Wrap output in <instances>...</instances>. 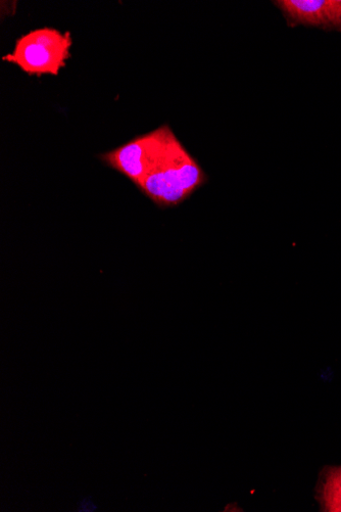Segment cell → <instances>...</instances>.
Returning <instances> with one entry per match:
<instances>
[{
  "mask_svg": "<svg viewBox=\"0 0 341 512\" xmlns=\"http://www.w3.org/2000/svg\"><path fill=\"white\" fill-rule=\"evenodd\" d=\"M208 180L201 165L173 133L137 189L161 208L176 207Z\"/></svg>",
  "mask_w": 341,
  "mask_h": 512,
  "instance_id": "cell-1",
  "label": "cell"
},
{
  "mask_svg": "<svg viewBox=\"0 0 341 512\" xmlns=\"http://www.w3.org/2000/svg\"><path fill=\"white\" fill-rule=\"evenodd\" d=\"M72 46L73 38L69 31L36 28L19 37L14 50L2 60L19 67L29 76H58L71 58Z\"/></svg>",
  "mask_w": 341,
  "mask_h": 512,
  "instance_id": "cell-2",
  "label": "cell"
},
{
  "mask_svg": "<svg viewBox=\"0 0 341 512\" xmlns=\"http://www.w3.org/2000/svg\"><path fill=\"white\" fill-rule=\"evenodd\" d=\"M174 132L168 125L131 139L121 147L99 156L108 167L118 171L137 188L150 171Z\"/></svg>",
  "mask_w": 341,
  "mask_h": 512,
  "instance_id": "cell-3",
  "label": "cell"
},
{
  "mask_svg": "<svg viewBox=\"0 0 341 512\" xmlns=\"http://www.w3.org/2000/svg\"><path fill=\"white\" fill-rule=\"evenodd\" d=\"M276 5L296 24L341 30V0H281Z\"/></svg>",
  "mask_w": 341,
  "mask_h": 512,
  "instance_id": "cell-4",
  "label": "cell"
},
{
  "mask_svg": "<svg viewBox=\"0 0 341 512\" xmlns=\"http://www.w3.org/2000/svg\"><path fill=\"white\" fill-rule=\"evenodd\" d=\"M321 511L341 512V467L323 469L316 489Z\"/></svg>",
  "mask_w": 341,
  "mask_h": 512,
  "instance_id": "cell-5",
  "label": "cell"
}]
</instances>
